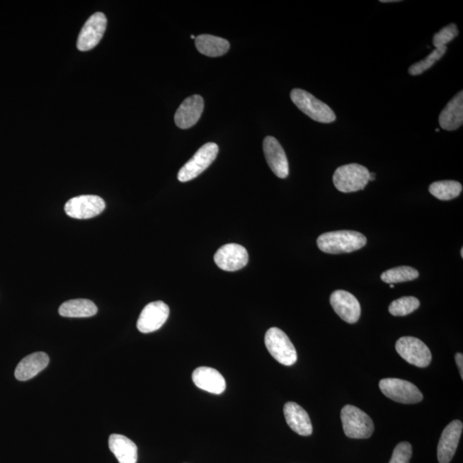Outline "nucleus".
Masks as SVG:
<instances>
[{
	"mask_svg": "<svg viewBox=\"0 0 463 463\" xmlns=\"http://www.w3.org/2000/svg\"><path fill=\"white\" fill-rule=\"evenodd\" d=\"M367 241L365 235L359 232L340 230L320 235L316 244L323 253L341 254L360 250L365 246Z\"/></svg>",
	"mask_w": 463,
	"mask_h": 463,
	"instance_id": "1",
	"label": "nucleus"
},
{
	"mask_svg": "<svg viewBox=\"0 0 463 463\" xmlns=\"http://www.w3.org/2000/svg\"><path fill=\"white\" fill-rule=\"evenodd\" d=\"M291 100L300 111L320 123H332L336 120L334 111L322 101L302 88L292 89Z\"/></svg>",
	"mask_w": 463,
	"mask_h": 463,
	"instance_id": "2",
	"label": "nucleus"
},
{
	"mask_svg": "<svg viewBox=\"0 0 463 463\" xmlns=\"http://www.w3.org/2000/svg\"><path fill=\"white\" fill-rule=\"evenodd\" d=\"M341 419L344 433L348 438L365 440L375 432V424L371 417L355 406H345L341 412Z\"/></svg>",
	"mask_w": 463,
	"mask_h": 463,
	"instance_id": "3",
	"label": "nucleus"
},
{
	"mask_svg": "<svg viewBox=\"0 0 463 463\" xmlns=\"http://www.w3.org/2000/svg\"><path fill=\"white\" fill-rule=\"evenodd\" d=\"M369 170L365 166L351 164L340 166L333 176L336 188L344 193L364 190L369 182Z\"/></svg>",
	"mask_w": 463,
	"mask_h": 463,
	"instance_id": "4",
	"label": "nucleus"
},
{
	"mask_svg": "<svg viewBox=\"0 0 463 463\" xmlns=\"http://www.w3.org/2000/svg\"><path fill=\"white\" fill-rule=\"evenodd\" d=\"M265 346L273 358L284 365H292L297 361V352L288 336L282 330L272 327L266 332Z\"/></svg>",
	"mask_w": 463,
	"mask_h": 463,
	"instance_id": "5",
	"label": "nucleus"
},
{
	"mask_svg": "<svg viewBox=\"0 0 463 463\" xmlns=\"http://www.w3.org/2000/svg\"><path fill=\"white\" fill-rule=\"evenodd\" d=\"M218 152L219 147L217 144L208 143L202 145L192 159L182 166L178 173V180L181 182H188L200 176L213 164Z\"/></svg>",
	"mask_w": 463,
	"mask_h": 463,
	"instance_id": "6",
	"label": "nucleus"
},
{
	"mask_svg": "<svg viewBox=\"0 0 463 463\" xmlns=\"http://www.w3.org/2000/svg\"><path fill=\"white\" fill-rule=\"evenodd\" d=\"M384 395L396 403L414 404L423 400L420 389L408 381L399 379H384L379 382Z\"/></svg>",
	"mask_w": 463,
	"mask_h": 463,
	"instance_id": "7",
	"label": "nucleus"
},
{
	"mask_svg": "<svg viewBox=\"0 0 463 463\" xmlns=\"http://www.w3.org/2000/svg\"><path fill=\"white\" fill-rule=\"evenodd\" d=\"M396 349L401 358L416 367L425 368L432 361V353L428 347L416 337H401L396 342Z\"/></svg>",
	"mask_w": 463,
	"mask_h": 463,
	"instance_id": "8",
	"label": "nucleus"
},
{
	"mask_svg": "<svg viewBox=\"0 0 463 463\" xmlns=\"http://www.w3.org/2000/svg\"><path fill=\"white\" fill-rule=\"evenodd\" d=\"M108 20L103 12H96L87 20L77 38V50L86 52L98 45L107 28Z\"/></svg>",
	"mask_w": 463,
	"mask_h": 463,
	"instance_id": "9",
	"label": "nucleus"
},
{
	"mask_svg": "<svg viewBox=\"0 0 463 463\" xmlns=\"http://www.w3.org/2000/svg\"><path fill=\"white\" fill-rule=\"evenodd\" d=\"M105 208V201L96 195H82L69 200L64 210L69 217L75 219H91L97 217Z\"/></svg>",
	"mask_w": 463,
	"mask_h": 463,
	"instance_id": "10",
	"label": "nucleus"
},
{
	"mask_svg": "<svg viewBox=\"0 0 463 463\" xmlns=\"http://www.w3.org/2000/svg\"><path fill=\"white\" fill-rule=\"evenodd\" d=\"M214 260L220 269L233 272L247 265L249 255L245 247L238 244H227L217 251Z\"/></svg>",
	"mask_w": 463,
	"mask_h": 463,
	"instance_id": "11",
	"label": "nucleus"
},
{
	"mask_svg": "<svg viewBox=\"0 0 463 463\" xmlns=\"http://www.w3.org/2000/svg\"><path fill=\"white\" fill-rule=\"evenodd\" d=\"M169 307L162 302H154L147 304L142 311L137 320L138 331L144 334L159 330L169 316Z\"/></svg>",
	"mask_w": 463,
	"mask_h": 463,
	"instance_id": "12",
	"label": "nucleus"
},
{
	"mask_svg": "<svg viewBox=\"0 0 463 463\" xmlns=\"http://www.w3.org/2000/svg\"><path fill=\"white\" fill-rule=\"evenodd\" d=\"M331 304L336 314L345 322L348 324L358 322L361 307L355 295L344 290L335 291L331 296Z\"/></svg>",
	"mask_w": 463,
	"mask_h": 463,
	"instance_id": "13",
	"label": "nucleus"
},
{
	"mask_svg": "<svg viewBox=\"0 0 463 463\" xmlns=\"http://www.w3.org/2000/svg\"><path fill=\"white\" fill-rule=\"evenodd\" d=\"M263 152L268 165L276 176L286 178L290 174V166L285 152L276 138L268 136L263 140Z\"/></svg>",
	"mask_w": 463,
	"mask_h": 463,
	"instance_id": "14",
	"label": "nucleus"
},
{
	"mask_svg": "<svg viewBox=\"0 0 463 463\" xmlns=\"http://www.w3.org/2000/svg\"><path fill=\"white\" fill-rule=\"evenodd\" d=\"M463 425L460 421H453L446 426L438 445V460L440 463H449L456 454L462 436Z\"/></svg>",
	"mask_w": 463,
	"mask_h": 463,
	"instance_id": "15",
	"label": "nucleus"
},
{
	"mask_svg": "<svg viewBox=\"0 0 463 463\" xmlns=\"http://www.w3.org/2000/svg\"><path fill=\"white\" fill-rule=\"evenodd\" d=\"M205 108L202 97L194 95L186 98L176 111L174 122L178 128L189 129L196 125Z\"/></svg>",
	"mask_w": 463,
	"mask_h": 463,
	"instance_id": "16",
	"label": "nucleus"
},
{
	"mask_svg": "<svg viewBox=\"0 0 463 463\" xmlns=\"http://www.w3.org/2000/svg\"><path fill=\"white\" fill-rule=\"evenodd\" d=\"M193 380L197 387L215 395H221L226 389L224 377L214 368L201 367L195 369Z\"/></svg>",
	"mask_w": 463,
	"mask_h": 463,
	"instance_id": "17",
	"label": "nucleus"
},
{
	"mask_svg": "<svg viewBox=\"0 0 463 463\" xmlns=\"http://www.w3.org/2000/svg\"><path fill=\"white\" fill-rule=\"evenodd\" d=\"M284 416L290 428L300 436H310L314 432L307 412L297 404L287 403L283 408Z\"/></svg>",
	"mask_w": 463,
	"mask_h": 463,
	"instance_id": "18",
	"label": "nucleus"
},
{
	"mask_svg": "<svg viewBox=\"0 0 463 463\" xmlns=\"http://www.w3.org/2000/svg\"><path fill=\"white\" fill-rule=\"evenodd\" d=\"M50 364V356L44 352L28 355L20 361L15 371V377L19 381H27L43 371Z\"/></svg>",
	"mask_w": 463,
	"mask_h": 463,
	"instance_id": "19",
	"label": "nucleus"
},
{
	"mask_svg": "<svg viewBox=\"0 0 463 463\" xmlns=\"http://www.w3.org/2000/svg\"><path fill=\"white\" fill-rule=\"evenodd\" d=\"M442 129L455 131L463 124V92H458L446 105L438 118Z\"/></svg>",
	"mask_w": 463,
	"mask_h": 463,
	"instance_id": "20",
	"label": "nucleus"
},
{
	"mask_svg": "<svg viewBox=\"0 0 463 463\" xmlns=\"http://www.w3.org/2000/svg\"><path fill=\"white\" fill-rule=\"evenodd\" d=\"M108 446L120 463H137V447L127 437L112 434L109 437Z\"/></svg>",
	"mask_w": 463,
	"mask_h": 463,
	"instance_id": "21",
	"label": "nucleus"
},
{
	"mask_svg": "<svg viewBox=\"0 0 463 463\" xmlns=\"http://www.w3.org/2000/svg\"><path fill=\"white\" fill-rule=\"evenodd\" d=\"M195 45L200 54L208 57H220L229 50L227 40L210 35H201L195 38Z\"/></svg>",
	"mask_w": 463,
	"mask_h": 463,
	"instance_id": "22",
	"label": "nucleus"
},
{
	"mask_svg": "<svg viewBox=\"0 0 463 463\" xmlns=\"http://www.w3.org/2000/svg\"><path fill=\"white\" fill-rule=\"evenodd\" d=\"M97 307L91 300L71 299L61 304L59 314L66 318H89L96 314Z\"/></svg>",
	"mask_w": 463,
	"mask_h": 463,
	"instance_id": "23",
	"label": "nucleus"
},
{
	"mask_svg": "<svg viewBox=\"0 0 463 463\" xmlns=\"http://www.w3.org/2000/svg\"><path fill=\"white\" fill-rule=\"evenodd\" d=\"M429 192L440 200L449 201L460 196L462 185L460 182L454 181H437L429 186Z\"/></svg>",
	"mask_w": 463,
	"mask_h": 463,
	"instance_id": "24",
	"label": "nucleus"
},
{
	"mask_svg": "<svg viewBox=\"0 0 463 463\" xmlns=\"http://www.w3.org/2000/svg\"><path fill=\"white\" fill-rule=\"evenodd\" d=\"M419 272L410 266H400L386 270L381 275L382 281L385 283L393 284L409 281L419 278Z\"/></svg>",
	"mask_w": 463,
	"mask_h": 463,
	"instance_id": "25",
	"label": "nucleus"
},
{
	"mask_svg": "<svg viewBox=\"0 0 463 463\" xmlns=\"http://www.w3.org/2000/svg\"><path fill=\"white\" fill-rule=\"evenodd\" d=\"M420 300L413 296H406L389 304V311L393 316H404L412 314L420 307Z\"/></svg>",
	"mask_w": 463,
	"mask_h": 463,
	"instance_id": "26",
	"label": "nucleus"
},
{
	"mask_svg": "<svg viewBox=\"0 0 463 463\" xmlns=\"http://www.w3.org/2000/svg\"><path fill=\"white\" fill-rule=\"evenodd\" d=\"M447 47L435 48L430 54L426 57L423 60L419 61L416 64H412L408 69L410 75L418 76L422 74L425 71L429 70L433 64L440 60L442 57L445 55Z\"/></svg>",
	"mask_w": 463,
	"mask_h": 463,
	"instance_id": "27",
	"label": "nucleus"
},
{
	"mask_svg": "<svg viewBox=\"0 0 463 463\" xmlns=\"http://www.w3.org/2000/svg\"><path fill=\"white\" fill-rule=\"evenodd\" d=\"M458 35L459 31L456 24L450 23L434 35L433 40L434 47L436 48L446 47V45L452 42Z\"/></svg>",
	"mask_w": 463,
	"mask_h": 463,
	"instance_id": "28",
	"label": "nucleus"
},
{
	"mask_svg": "<svg viewBox=\"0 0 463 463\" xmlns=\"http://www.w3.org/2000/svg\"><path fill=\"white\" fill-rule=\"evenodd\" d=\"M412 455V445L408 442H401L394 450L389 463H409Z\"/></svg>",
	"mask_w": 463,
	"mask_h": 463,
	"instance_id": "29",
	"label": "nucleus"
},
{
	"mask_svg": "<svg viewBox=\"0 0 463 463\" xmlns=\"http://www.w3.org/2000/svg\"><path fill=\"white\" fill-rule=\"evenodd\" d=\"M455 359H456V362L457 364V367L459 368V372H460V375L462 377V379H463V355L462 353H457L456 356H455Z\"/></svg>",
	"mask_w": 463,
	"mask_h": 463,
	"instance_id": "30",
	"label": "nucleus"
},
{
	"mask_svg": "<svg viewBox=\"0 0 463 463\" xmlns=\"http://www.w3.org/2000/svg\"><path fill=\"white\" fill-rule=\"evenodd\" d=\"M376 178V174L375 173H370L369 181H375Z\"/></svg>",
	"mask_w": 463,
	"mask_h": 463,
	"instance_id": "31",
	"label": "nucleus"
},
{
	"mask_svg": "<svg viewBox=\"0 0 463 463\" xmlns=\"http://www.w3.org/2000/svg\"><path fill=\"white\" fill-rule=\"evenodd\" d=\"M382 3H393V2H399L397 0H381Z\"/></svg>",
	"mask_w": 463,
	"mask_h": 463,
	"instance_id": "32",
	"label": "nucleus"
},
{
	"mask_svg": "<svg viewBox=\"0 0 463 463\" xmlns=\"http://www.w3.org/2000/svg\"><path fill=\"white\" fill-rule=\"evenodd\" d=\"M389 287H391V288L395 287V286H394L393 284H391V286H389Z\"/></svg>",
	"mask_w": 463,
	"mask_h": 463,
	"instance_id": "33",
	"label": "nucleus"
},
{
	"mask_svg": "<svg viewBox=\"0 0 463 463\" xmlns=\"http://www.w3.org/2000/svg\"><path fill=\"white\" fill-rule=\"evenodd\" d=\"M435 131H436V132H440V129L437 128V129L435 130Z\"/></svg>",
	"mask_w": 463,
	"mask_h": 463,
	"instance_id": "34",
	"label": "nucleus"
},
{
	"mask_svg": "<svg viewBox=\"0 0 463 463\" xmlns=\"http://www.w3.org/2000/svg\"><path fill=\"white\" fill-rule=\"evenodd\" d=\"M462 251H463V250L462 249V251H461V255H462V257H463V253H462Z\"/></svg>",
	"mask_w": 463,
	"mask_h": 463,
	"instance_id": "35",
	"label": "nucleus"
},
{
	"mask_svg": "<svg viewBox=\"0 0 463 463\" xmlns=\"http://www.w3.org/2000/svg\"><path fill=\"white\" fill-rule=\"evenodd\" d=\"M195 38H195L194 35H192V39H195Z\"/></svg>",
	"mask_w": 463,
	"mask_h": 463,
	"instance_id": "36",
	"label": "nucleus"
}]
</instances>
